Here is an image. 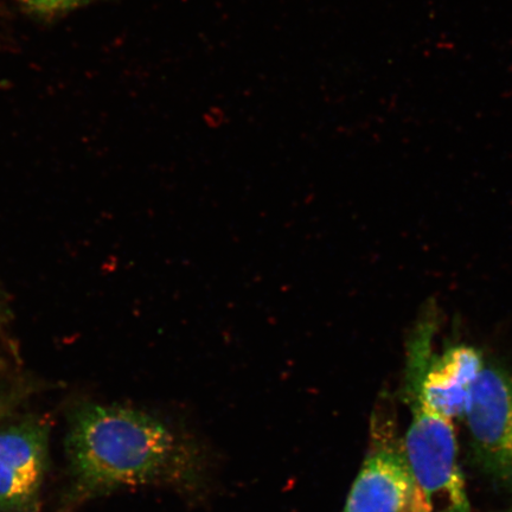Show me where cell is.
<instances>
[{
    "label": "cell",
    "instance_id": "1",
    "mask_svg": "<svg viewBox=\"0 0 512 512\" xmlns=\"http://www.w3.org/2000/svg\"><path fill=\"white\" fill-rule=\"evenodd\" d=\"M67 452L76 492L83 496L198 482L200 456L188 440L137 409L87 405L70 420Z\"/></svg>",
    "mask_w": 512,
    "mask_h": 512
},
{
    "label": "cell",
    "instance_id": "3",
    "mask_svg": "<svg viewBox=\"0 0 512 512\" xmlns=\"http://www.w3.org/2000/svg\"><path fill=\"white\" fill-rule=\"evenodd\" d=\"M473 453L486 475L512 489V375L486 362L464 415Z\"/></svg>",
    "mask_w": 512,
    "mask_h": 512
},
{
    "label": "cell",
    "instance_id": "6",
    "mask_svg": "<svg viewBox=\"0 0 512 512\" xmlns=\"http://www.w3.org/2000/svg\"><path fill=\"white\" fill-rule=\"evenodd\" d=\"M30 14L40 17H55L80 8L88 0H17Z\"/></svg>",
    "mask_w": 512,
    "mask_h": 512
},
{
    "label": "cell",
    "instance_id": "2",
    "mask_svg": "<svg viewBox=\"0 0 512 512\" xmlns=\"http://www.w3.org/2000/svg\"><path fill=\"white\" fill-rule=\"evenodd\" d=\"M412 407L402 451L411 489L403 512H470L453 421L407 396Z\"/></svg>",
    "mask_w": 512,
    "mask_h": 512
},
{
    "label": "cell",
    "instance_id": "5",
    "mask_svg": "<svg viewBox=\"0 0 512 512\" xmlns=\"http://www.w3.org/2000/svg\"><path fill=\"white\" fill-rule=\"evenodd\" d=\"M411 475L402 447L377 446L355 479L343 512H403Z\"/></svg>",
    "mask_w": 512,
    "mask_h": 512
},
{
    "label": "cell",
    "instance_id": "4",
    "mask_svg": "<svg viewBox=\"0 0 512 512\" xmlns=\"http://www.w3.org/2000/svg\"><path fill=\"white\" fill-rule=\"evenodd\" d=\"M48 432L35 418L0 427V512H40Z\"/></svg>",
    "mask_w": 512,
    "mask_h": 512
}]
</instances>
